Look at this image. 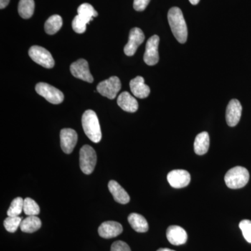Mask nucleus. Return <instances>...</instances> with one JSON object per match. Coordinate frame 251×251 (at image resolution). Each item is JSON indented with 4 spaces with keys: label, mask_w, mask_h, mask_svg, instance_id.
Wrapping results in <instances>:
<instances>
[{
    "label": "nucleus",
    "mask_w": 251,
    "mask_h": 251,
    "mask_svg": "<svg viewBox=\"0 0 251 251\" xmlns=\"http://www.w3.org/2000/svg\"><path fill=\"white\" fill-rule=\"evenodd\" d=\"M168 23L176 40L180 44H184L187 40L188 28L181 10L173 7L168 11Z\"/></svg>",
    "instance_id": "nucleus-1"
},
{
    "label": "nucleus",
    "mask_w": 251,
    "mask_h": 251,
    "mask_svg": "<svg viewBox=\"0 0 251 251\" xmlns=\"http://www.w3.org/2000/svg\"><path fill=\"white\" fill-rule=\"evenodd\" d=\"M82 125L87 137L93 143H98L102 138L101 130L98 117L92 110H86L82 117Z\"/></svg>",
    "instance_id": "nucleus-2"
},
{
    "label": "nucleus",
    "mask_w": 251,
    "mask_h": 251,
    "mask_svg": "<svg viewBox=\"0 0 251 251\" xmlns=\"http://www.w3.org/2000/svg\"><path fill=\"white\" fill-rule=\"evenodd\" d=\"M250 175L247 168L237 166L229 170L225 176V182L227 187L238 189L244 187L249 182Z\"/></svg>",
    "instance_id": "nucleus-3"
},
{
    "label": "nucleus",
    "mask_w": 251,
    "mask_h": 251,
    "mask_svg": "<svg viewBox=\"0 0 251 251\" xmlns=\"http://www.w3.org/2000/svg\"><path fill=\"white\" fill-rule=\"evenodd\" d=\"M97 156L95 150L88 145H84L80 151V167L81 171L85 175H90L93 173Z\"/></svg>",
    "instance_id": "nucleus-4"
},
{
    "label": "nucleus",
    "mask_w": 251,
    "mask_h": 251,
    "mask_svg": "<svg viewBox=\"0 0 251 251\" xmlns=\"http://www.w3.org/2000/svg\"><path fill=\"white\" fill-rule=\"evenodd\" d=\"M35 90L39 95L45 98L50 103L57 105L62 103L64 100V94L58 89L49 84L39 82L36 85Z\"/></svg>",
    "instance_id": "nucleus-5"
},
{
    "label": "nucleus",
    "mask_w": 251,
    "mask_h": 251,
    "mask_svg": "<svg viewBox=\"0 0 251 251\" xmlns=\"http://www.w3.org/2000/svg\"><path fill=\"white\" fill-rule=\"evenodd\" d=\"M29 55L36 64L47 69H52L54 66V61L52 54L48 50L41 46H34L29 50Z\"/></svg>",
    "instance_id": "nucleus-6"
},
{
    "label": "nucleus",
    "mask_w": 251,
    "mask_h": 251,
    "mask_svg": "<svg viewBox=\"0 0 251 251\" xmlns=\"http://www.w3.org/2000/svg\"><path fill=\"white\" fill-rule=\"evenodd\" d=\"M122 84L117 76H112L107 80L102 81L97 86L99 94L109 99H114L121 90Z\"/></svg>",
    "instance_id": "nucleus-7"
},
{
    "label": "nucleus",
    "mask_w": 251,
    "mask_h": 251,
    "mask_svg": "<svg viewBox=\"0 0 251 251\" xmlns=\"http://www.w3.org/2000/svg\"><path fill=\"white\" fill-rule=\"evenodd\" d=\"M159 41V36L153 35L150 37L147 42L146 50L144 54V61L149 66L155 65L159 60V54H158Z\"/></svg>",
    "instance_id": "nucleus-8"
},
{
    "label": "nucleus",
    "mask_w": 251,
    "mask_h": 251,
    "mask_svg": "<svg viewBox=\"0 0 251 251\" xmlns=\"http://www.w3.org/2000/svg\"><path fill=\"white\" fill-rule=\"evenodd\" d=\"M145 40L143 31L138 27H134L130 31L129 37L125 47V53L127 56L134 55L138 47Z\"/></svg>",
    "instance_id": "nucleus-9"
},
{
    "label": "nucleus",
    "mask_w": 251,
    "mask_h": 251,
    "mask_svg": "<svg viewBox=\"0 0 251 251\" xmlns=\"http://www.w3.org/2000/svg\"><path fill=\"white\" fill-rule=\"evenodd\" d=\"M71 72L74 77L86 82L92 83L94 81L93 76L91 74L88 62L84 59H80L73 63L70 67Z\"/></svg>",
    "instance_id": "nucleus-10"
},
{
    "label": "nucleus",
    "mask_w": 251,
    "mask_h": 251,
    "mask_svg": "<svg viewBox=\"0 0 251 251\" xmlns=\"http://www.w3.org/2000/svg\"><path fill=\"white\" fill-rule=\"evenodd\" d=\"M168 182L172 187L181 188L186 187L191 181V175L184 170H175L170 172L167 176Z\"/></svg>",
    "instance_id": "nucleus-11"
},
{
    "label": "nucleus",
    "mask_w": 251,
    "mask_h": 251,
    "mask_svg": "<svg viewBox=\"0 0 251 251\" xmlns=\"http://www.w3.org/2000/svg\"><path fill=\"white\" fill-rule=\"evenodd\" d=\"M77 141V134L72 128H64L60 132L61 148L64 153H71L74 151Z\"/></svg>",
    "instance_id": "nucleus-12"
},
{
    "label": "nucleus",
    "mask_w": 251,
    "mask_h": 251,
    "mask_svg": "<svg viewBox=\"0 0 251 251\" xmlns=\"http://www.w3.org/2000/svg\"><path fill=\"white\" fill-rule=\"evenodd\" d=\"M242 106L237 99L229 101L226 109V122L229 126H235L242 117Z\"/></svg>",
    "instance_id": "nucleus-13"
},
{
    "label": "nucleus",
    "mask_w": 251,
    "mask_h": 251,
    "mask_svg": "<svg viewBox=\"0 0 251 251\" xmlns=\"http://www.w3.org/2000/svg\"><path fill=\"white\" fill-rule=\"evenodd\" d=\"M99 234L104 239H112L120 235L123 232V227L120 223L115 221H106L99 227Z\"/></svg>",
    "instance_id": "nucleus-14"
},
{
    "label": "nucleus",
    "mask_w": 251,
    "mask_h": 251,
    "mask_svg": "<svg viewBox=\"0 0 251 251\" xmlns=\"http://www.w3.org/2000/svg\"><path fill=\"white\" fill-rule=\"evenodd\" d=\"M166 237L169 242L175 246L183 245L188 239L186 230L178 226H170L166 231Z\"/></svg>",
    "instance_id": "nucleus-15"
},
{
    "label": "nucleus",
    "mask_w": 251,
    "mask_h": 251,
    "mask_svg": "<svg viewBox=\"0 0 251 251\" xmlns=\"http://www.w3.org/2000/svg\"><path fill=\"white\" fill-rule=\"evenodd\" d=\"M130 88L132 94L137 98L145 99L150 95V88L145 85L143 77L137 76L130 80Z\"/></svg>",
    "instance_id": "nucleus-16"
},
{
    "label": "nucleus",
    "mask_w": 251,
    "mask_h": 251,
    "mask_svg": "<svg viewBox=\"0 0 251 251\" xmlns=\"http://www.w3.org/2000/svg\"><path fill=\"white\" fill-rule=\"evenodd\" d=\"M108 188L113 196L114 200L120 204H125L129 202L130 196L121 185L115 180H111L108 183Z\"/></svg>",
    "instance_id": "nucleus-17"
},
{
    "label": "nucleus",
    "mask_w": 251,
    "mask_h": 251,
    "mask_svg": "<svg viewBox=\"0 0 251 251\" xmlns=\"http://www.w3.org/2000/svg\"><path fill=\"white\" fill-rule=\"evenodd\" d=\"M117 104L126 112H135L138 109V103L136 99L127 92L120 94L117 99Z\"/></svg>",
    "instance_id": "nucleus-18"
},
{
    "label": "nucleus",
    "mask_w": 251,
    "mask_h": 251,
    "mask_svg": "<svg viewBox=\"0 0 251 251\" xmlns=\"http://www.w3.org/2000/svg\"><path fill=\"white\" fill-rule=\"evenodd\" d=\"M209 135L207 132H202L196 136L194 143V150L196 154L202 156L205 154L209 150Z\"/></svg>",
    "instance_id": "nucleus-19"
},
{
    "label": "nucleus",
    "mask_w": 251,
    "mask_h": 251,
    "mask_svg": "<svg viewBox=\"0 0 251 251\" xmlns=\"http://www.w3.org/2000/svg\"><path fill=\"white\" fill-rule=\"evenodd\" d=\"M128 221L132 228L138 232H146L149 229L148 221L143 216L132 213L128 217Z\"/></svg>",
    "instance_id": "nucleus-20"
},
{
    "label": "nucleus",
    "mask_w": 251,
    "mask_h": 251,
    "mask_svg": "<svg viewBox=\"0 0 251 251\" xmlns=\"http://www.w3.org/2000/svg\"><path fill=\"white\" fill-rule=\"evenodd\" d=\"M41 221L37 216H28L23 220L20 227L23 232L33 233L41 228Z\"/></svg>",
    "instance_id": "nucleus-21"
},
{
    "label": "nucleus",
    "mask_w": 251,
    "mask_h": 251,
    "mask_svg": "<svg viewBox=\"0 0 251 251\" xmlns=\"http://www.w3.org/2000/svg\"><path fill=\"white\" fill-rule=\"evenodd\" d=\"M77 15L88 25L93 20V18L98 16V13L92 5L88 3H84L77 9Z\"/></svg>",
    "instance_id": "nucleus-22"
},
{
    "label": "nucleus",
    "mask_w": 251,
    "mask_h": 251,
    "mask_svg": "<svg viewBox=\"0 0 251 251\" xmlns=\"http://www.w3.org/2000/svg\"><path fill=\"white\" fill-rule=\"evenodd\" d=\"M34 0H21L18 4V14L24 19H29L34 14Z\"/></svg>",
    "instance_id": "nucleus-23"
},
{
    "label": "nucleus",
    "mask_w": 251,
    "mask_h": 251,
    "mask_svg": "<svg viewBox=\"0 0 251 251\" xmlns=\"http://www.w3.org/2000/svg\"><path fill=\"white\" fill-rule=\"evenodd\" d=\"M62 17L59 15H53L46 21L44 26L46 32L50 35L56 34L62 27Z\"/></svg>",
    "instance_id": "nucleus-24"
},
{
    "label": "nucleus",
    "mask_w": 251,
    "mask_h": 251,
    "mask_svg": "<svg viewBox=\"0 0 251 251\" xmlns=\"http://www.w3.org/2000/svg\"><path fill=\"white\" fill-rule=\"evenodd\" d=\"M23 211L27 216H37L40 213V208L34 200L27 198L24 200Z\"/></svg>",
    "instance_id": "nucleus-25"
},
{
    "label": "nucleus",
    "mask_w": 251,
    "mask_h": 251,
    "mask_svg": "<svg viewBox=\"0 0 251 251\" xmlns=\"http://www.w3.org/2000/svg\"><path fill=\"white\" fill-rule=\"evenodd\" d=\"M24 200L22 198H15L7 211L8 216H20L23 211Z\"/></svg>",
    "instance_id": "nucleus-26"
},
{
    "label": "nucleus",
    "mask_w": 251,
    "mask_h": 251,
    "mask_svg": "<svg viewBox=\"0 0 251 251\" xmlns=\"http://www.w3.org/2000/svg\"><path fill=\"white\" fill-rule=\"evenodd\" d=\"M22 217L20 216H8L4 221L5 229L11 233H14L17 230L18 227L22 223Z\"/></svg>",
    "instance_id": "nucleus-27"
},
{
    "label": "nucleus",
    "mask_w": 251,
    "mask_h": 251,
    "mask_svg": "<svg viewBox=\"0 0 251 251\" xmlns=\"http://www.w3.org/2000/svg\"><path fill=\"white\" fill-rule=\"evenodd\" d=\"M239 228L242 230L246 240L251 244V221L243 220L239 224Z\"/></svg>",
    "instance_id": "nucleus-28"
},
{
    "label": "nucleus",
    "mask_w": 251,
    "mask_h": 251,
    "mask_svg": "<svg viewBox=\"0 0 251 251\" xmlns=\"http://www.w3.org/2000/svg\"><path fill=\"white\" fill-rule=\"evenodd\" d=\"M87 23L81 19L80 16L77 15L74 18L72 22L73 29L77 33V34H82L85 32L87 29Z\"/></svg>",
    "instance_id": "nucleus-29"
},
{
    "label": "nucleus",
    "mask_w": 251,
    "mask_h": 251,
    "mask_svg": "<svg viewBox=\"0 0 251 251\" xmlns=\"http://www.w3.org/2000/svg\"><path fill=\"white\" fill-rule=\"evenodd\" d=\"M110 251H131L129 246L122 241H117L112 244Z\"/></svg>",
    "instance_id": "nucleus-30"
},
{
    "label": "nucleus",
    "mask_w": 251,
    "mask_h": 251,
    "mask_svg": "<svg viewBox=\"0 0 251 251\" xmlns=\"http://www.w3.org/2000/svg\"><path fill=\"white\" fill-rule=\"evenodd\" d=\"M151 0H134L133 1V8L135 11H143L146 9L149 3Z\"/></svg>",
    "instance_id": "nucleus-31"
},
{
    "label": "nucleus",
    "mask_w": 251,
    "mask_h": 251,
    "mask_svg": "<svg viewBox=\"0 0 251 251\" xmlns=\"http://www.w3.org/2000/svg\"><path fill=\"white\" fill-rule=\"evenodd\" d=\"M10 0H0V8L1 9H4L9 4Z\"/></svg>",
    "instance_id": "nucleus-32"
},
{
    "label": "nucleus",
    "mask_w": 251,
    "mask_h": 251,
    "mask_svg": "<svg viewBox=\"0 0 251 251\" xmlns=\"http://www.w3.org/2000/svg\"><path fill=\"white\" fill-rule=\"evenodd\" d=\"M200 1H201V0H189V1L190 2H191V4H192L193 5L198 4V3L200 2Z\"/></svg>",
    "instance_id": "nucleus-33"
},
{
    "label": "nucleus",
    "mask_w": 251,
    "mask_h": 251,
    "mask_svg": "<svg viewBox=\"0 0 251 251\" xmlns=\"http://www.w3.org/2000/svg\"><path fill=\"white\" fill-rule=\"evenodd\" d=\"M157 251H175L169 249H160Z\"/></svg>",
    "instance_id": "nucleus-34"
}]
</instances>
